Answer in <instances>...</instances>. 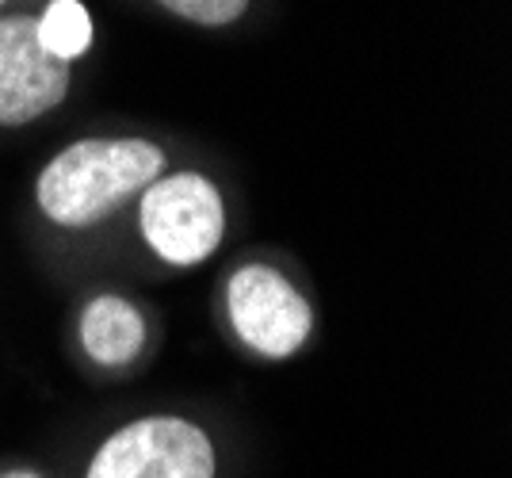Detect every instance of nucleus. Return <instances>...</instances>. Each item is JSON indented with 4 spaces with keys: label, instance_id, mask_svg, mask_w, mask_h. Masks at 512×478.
Returning <instances> with one entry per match:
<instances>
[{
    "label": "nucleus",
    "instance_id": "f257e3e1",
    "mask_svg": "<svg viewBox=\"0 0 512 478\" xmlns=\"http://www.w3.org/2000/svg\"><path fill=\"white\" fill-rule=\"evenodd\" d=\"M161 173L169 153L146 134H85L46 157L31 196L54 230L85 234L127 215Z\"/></svg>",
    "mask_w": 512,
    "mask_h": 478
},
{
    "label": "nucleus",
    "instance_id": "f03ea898",
    "mask_svg": "<svg viewBox=\"0 0 512 478\" xmlns=\"http://www.w3.org/2000/svg\"><path fill=\"white\" fill-rule=\"evenodd\" d=\"M138 238L165 268H199L214 261L230 230V207L218 180L199 169H169L134 203Z\"/></svg>",
    "mask_w": 512,
    "mask_h": 478
},
{
    "label": "nucleus",
    "instance_id": "7ed1b4c3",
    "mask_svg": "<svg viewBox=\"0 0 512 478\" xmlns=\"http://www.w3.org/2000/svg\"><path fill=\"white\" fill-rule=\"evenodd\" d=\"M222 314L234 341L256 360L283 364L314 337V303L283 268L245 261L222 283Z\"/></svg>",
    "mask_w": 512,
    "mask_h": 478
},
{
    "label": "nucleus",
    "instance_id": "20e7f679",
    "mask_svg": "<svg viewBox=\"0 0 512 478\" xmlns=\"http://www.w3.org/2000/svg\"><path fill=\"white\" fill-rule=\"evenodd\" d=\"M85 478H218V452L192 417L142 413L96 444Z\"/></svg>",
    "mask_w": 512,
    "mask_h": 478
},
{
    "label": "nucleus",
    "instance_id": "39448f33",
    "mask_svg": "<svg viewBox=\"0 0 512 478\" xmlns=\"http://www.w3.org/2000/svg\"><path fill=\"white\" fill-rule=\"evenodd\" d=\"M73 92V69L46 58L35 43L31 12L0 16V131L43 123Z\"/></svg>",
    "mask_w": 512,
    "mask_h": 478
},
{
    "label": "nucleus",
    "instance_id": "423d86ee",
    "mask_svg": "<svg viewBox=\"0 0 512 478\" xmlns=\"http://www.w3.org/2000/svg\"><path fill=\"white\" fill-rule=\"evenodd\" d=\"M77 341L96 368H127L150 345V318L123 291H96L81 303Z\"/></svg>",
    "mask_w": 512,
    "mask_h": 478
},
{
    "label": "nucleus",
    "instance_id": "0eeeda50",
    "mask_svg": "<svg viewBox=\"0 0 512 478\" xmlns=\"http://www.w3.org/2000/svg\"><path fill=\"white\" fill-rule=\"evenodd\" d=\"M31 23H35V43L43 46L46 58L69 69L96 50V16L85 0H43L31 12Z\"/></svg>",
    "mask_w": 512,
    "mask_h": 478
},
{
    "label": "nucleus",
    "instance_id": "6e6552de",
    "mask_svg": "<svg viewBox=\"0 0 512 478\" xmlns=\"http://www.w3.org/2000/svg\"><path fill=\"white\" fill-rule=\"evenodd\" d=\"M169 20L195 31H226L253 12V0H153Z\"/></svg>",
    "mask_w": 512,
    "mask_h": 478
},
{
    "label": "nucleus",
    "instance_id": "1a4fd4ad",
    "mask_svg": "<svg viewBox=\"0 0 512 478\" xmlns=\"http://www.w3.org/2000/svg\"><path fill=\"white\" fill-rule=\"evenodd\" d=\"M0 478H46V475H39V471H31V467H16V471H4Z\"/></svg>",
    "mask_w": 512,
    "mask_h": 478
},
{
    "label": "nucleus",
    "instance_id": "9d476101",
    "mask_svg": "<svg viewBox=\"0 0 512 478\" xmlns=\"http://www.w3.org/2000/svg\"><path fill=\"white\" fill-rule=\"evenodd\" d=\"M4 12H16V0H0V16Z\"/></svg>",
    "mask_w": 512,
    "mask_h": 478
}]
</instances>
